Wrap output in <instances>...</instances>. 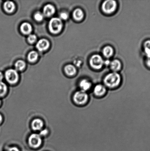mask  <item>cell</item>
Masks as SVG:
<instances>
[{
  "label": "cell",
  "mask_w": 150,
  "mask_h": 151,
  "mask_svg": "<svg viewBox=\"0 0 150 151\" xmlns=\"http://www.w3.org/2000/svg\"><path fill=\"white\" fill-rule=\"evenodd\" d=\"M7 86L4 82H0V97L4 96L6 93Z\"/></svg>",
  "instance_id": "22"
},
{
  "label": "cell",
  "mask_w": 150,
  "mask_h": 151,
  "mask_svg": "<svg viewBox=\"0 0 150 151\" xmlns=\"http://www.w3.org/2000/svg\"><path fill=\"white\" fill-rule=\"evenodd\" d=\"M38 57V54L36 51H32L30 52L28 55V60L31 62L36 61Z\"/></svg>",
  "instance_id": "19"
},
{
  "label": "cell",
  "mask_w": 150,
  "mask_h": 151,
  "mask_svg": "<svg viewBox=\"0 0 150 151\" xmlns=\"http://www.w3.org/2000/svg\"><path fill=\"white\" fill-rule=\"evenodd\" d=\"M144 50L146 57L150 55V40L145 41L144 44Z\"/></svg>",
  "instance_id": "21"
},
{
  "label": "cell",
  "mask_w": 150,
  "mask_h": 151,
  "mask_svg": "<svg viewBox=\"0 0 150 151\" xmlns=\"http://www.w3.org/2000/svg\"><path fill=\"white\" fill-rule=\"evenodd\" d=\"M117 7L116 1L107 0L104 1L102 5V11L107 14H111L115 11Z\"/></svg>",
  "instance_id": "4"
},
{
  "label": "cell",
  "mask_w": 150,
  "mask_h": 151,
  "mask_svg": "<svg viewBox=\"0 0 150 151\" xmlns=\"http://www.w3.org/2000/svg\"><path fill=\"white\" fill-rule=\"evenodd\" d=\"M79 86L81 90L87 93L92 88V83L89 80L83 79L80 81Z\"/></svg>",
  "instance_id": "10"
},
{
  "label": "cell",
  "mask_w": 150,
  "mask_h": 151,
  "mask_svg": "<svg viewBox=\"0 0 150 151\" xmlns=\"http://www.w3.org/2000/svg\"><path fill=\"white\" fill-rule=\"evenodd\" d=\"M110 63H111V62L109 60H107L106 61H104V64L106 65H110Z\"/></svg>",
  "instance_id": "29"
},
{
  "label": "cell",
  "mask_w": 150,
  "mask_h": 151,
  "mask_svg": "<svg viewBox=\"0 0 150 151\" xmlns=\"http://www.w3.org/2000/svg\"><path fill=\"white\" fill-rule=\"evenodd\" d=\"M42 141L41 136L36 134H31L28 139L29 145L31 147L33 148L39 147L42 143Z\"/></svg>",
  "instance_id": "7"
},
{
  "label": "cell",
  "mask_w": 150,
  "mask_h": 151,
  "mask_svg": "<svg viewBox=\"0 0 150 151\" xmlns=\"http://www.w3.org/2000/svg\"><path fill=\"white\" fill-rule=\"evenodd\" d=\"M48 131L47 129H44L42 130L40 133L39 135L41 136H45L48 134Z\"/></svg>",
  "instance_id": "27"
},
{
  "label": "cell",
  "mask_w": 150,
  "mask_h": 151,
  "mask_svg": "<svg viewBox=\"0 0 150 151\" xmlns=\"http://www.w3.org/2000/svg\"><path fill=\"white\" fill-rule=\"evenodd\" d=\"M110 68L114 72H117L121 69V62L117 60H114L111 62L109 65Z\"/></svg>",
  "instance_id": "12"
},
{
  "label": "cell",
  "mask_w": 150,
  "mask_h": 151,
  "mask_svg": "<svg viewBox=\"0 0 150 151\" xmlns=\"http://www.w3.org/2000/svg\"><path fill=\"white\" fill-rule=\"evenodd\" d=\"M3 119L2 116L0 114V124L1 123V122H2Z\"/></svg>",
  "instance_id": "31"
},
{
  "label": "cell",
  "mask_w": 150,
  "mask_h": 151,
  "mask_svg": "<svg viewBox=\"0 0 150 151\" xmlns=\"http://www.w3.org/2000/svg\"><path fill=\"white\" fill-rule=\"evenodd\" d=\"M145 63L148 68L150 69V55L148 57H146Z\"/></svg>",
  "instance_id": "26"
},
{
  "label": "cell",
  "mask_w": 150,
  "mask_h": 151,
  "mask_svg": "<svg viewBox=\"0 0 150 151\" xmlns=\"http://www.w3.org/2000/svg\"><path fill=\"white\" fill-rule=\"evenodd\" d=\"M60 19H62L63 20H67L68 18V15L67 13L65 12L61 13L60 14Z\"/></svg>",
  "instance_id": "25"
},
{
  "label": "cell",
  "mask_w": 150,
  "mask_h": 151,
  "mask_svg": "<svg viewBox=\"0 0 150 151\" xmlns=\"http://www.w3.org/2000/svg\"><path fill=\"white\" fill-rule=\"evenodd\" d=\"M21 31L25 35H29L32 31V27L30 24L28 23H24L21 26Z\"/></svg>",
  "instance_id": "15"
},
{
  "label": "cell",
  "mask_w": 150,
  "mask_h": 151,
  "mask_svg": "<svg viewBox=\"0 0 150 151\" xmlns=\"http://www.w3.org/2000/svg\"><path fill=\"white\" fill-rule=\"evenodd\" d=\"M34 18L37 21L41 22L43 20L44 15L40 12H37L34 15Z\"/></svg>",
  "instance_id": "23"
},
{
  "label": "cell",
  "mask_w": 150,
  "mask_h": 151,
  "mask_svg": "<svg viewBox=\"0 0 150 151\" xmlns=\"http://www.w3.org/2000/svg\"><path fill=\"white\" fill-rule=\"evenodd\" d=\"M26 66V63L22 60H18L15 63V66L17 70L21 71L24 69Z\"/></svg>",
  "instance_id": "20"
},
{
  "label": "cell",
  "mask_w": 150,
  "mask_h": 151,
  "mask_svg": "<svg viewBox=\"0 0 150 151\" xmlns=\"http://www.w3.org/2000/svg\"><path fill=\"white\" fill-rule=\"evenodd\" d=\"M63 23L60 18L54 17L51 19L49 23V29L51 33L57 34L61 30Z\"/></svg>",
  "instance_id": "3"
},
{
  "label": "cell",
  "mask_w": 150,
  "mask_h": 151,
  "mask_svg": "<svg viewBox=\"0 0 150 151\" xmlns=\"http://www.w3.org/2000/svg\"><path fill=\"white\" fill-rule=\"evenodd\" d=\"M50 43L48 40L42 39L39 40L36 44L37 49L40 51H45L49 48Z\"/></svg>",
  "instance_id": "9"
},
{
  "label": "cell",
  "mask_w": 150,
  "mask_h": 151,
  "mask_svg": "<svg viewBox=\"0 0 150 151\" xmlns=\"http://www.w3.org/2000/svg\"><path fill=\"white\" fill-rule=\"evenodd\" d=\"M4 8L7 12H12L15 8V5L12 1H6L4 4Z\"/></svg>",
  "instance_id": "17"
},
{
  "label": "cell",
  "mask_w": 150,
  "mask_h": 151,
  "mask_svg": "<svg viewBox=\"0 0 150 151\" xmlns=\"http://www.w3.org/2000/svg\"><path fill=\"white\" fill-rule=\"evenodd\" d=\"M5 76L6 80L10 83H15L18 81V73L14 69H10L7 70L5 72Z\"/></svg>",
  "instance_id": "6"
},
{
  "label": "cell",
  "mask_w": 150,
  "mask_h": 151,
  "mask_svg": "<svg viewBox=\"0 0 150 151\" xmlns=\"http://www.w3.org/2000/svg\"><path fill=\"white\" fill-rule=\"evenodd\" d=\"M121 77L117 72H113L106 76L104 79V86L111 89L115 88L119 86Z\"/></svg>",
  "instance_id": "1"
},
{
  "label": "cell",
  "mask_w": 150,
  "mask_h": 151,
  "mask_svg": "<svg viewBox=\"0 0 150 151\" xmlns=\"http://www.w3.org/2000/svg\"><path fill=\"white\" fill-rule=\"evenodd\" d=\"M89 98L88 93L81 90L76 91L73 96V100L74 103L80 106H85L87 103Z\"/></svg>",
  "instance_id": "2"
},
{
  "label": "cell",
  "mask_w": 150,
  "mask_h": 151,
  "mask_svg": "<svg viewBox=\"0 0 150 151\" xmlns=\"http://www.w3.org/2000/svg\"><path fill=\"white\" fill-rule=\"evenodd\" d=\"M3 78H4V75H3L2 73L0 72V82L1 81H2L3 79Z\"/></svg>",
  "instance_id": "30"
},
{
  "label": "cell",
  "mask_w": 150,
  "mask_h": 151,
  "mask_svg": "<svg viewBox=\"0 0 150 151\" xmlns=\"http://www.w3.org/2000/svg\"><path fill=\"white\" fill-rule=\"evenodd\" d=\"M9 151H20L19 149L16 147H11L9 149Z\"/></svg>",
  "instance_id": "28"
},
{
  "label": "cell",
  "mask_w": 150,
  "mask_h": 151,
  "mask_svg": "<svg viewBox=\"0 0 150 151\" xmlns=\"http://www.w3.org/2000/svg\"><path fill=\"white\" fill-rule=\"evenodd\" d=\"M37 39L36 35H30L28 37V40L29 42L31 43H33L35 42Z\"/></svg>",
  "instance_id": "24"
},
{
  "label": "cell",
  "mask_w": 150,
  "mask_h": 151,
  "mask_svg": "<svg viewBox=\"0 0 150 151\" xmlns=\"http://www.w3.org/2000/svg\"><path fill=\"white\" fill-rule=\"evenodd\" d=\"M107 87L102 84H97L93 89V93L97 97H102L106 94Z\"/></svg>",
  "instance_id": "8"
},
{
  "label": "cell",
  "mask_w": 150,
  "mask_h": 151,
  "mask_svg": "<svg viewBox=\"0 0 150 151\" xmlns=\"http://www.w3.org/2000/svg\"><path fill=\"white\" fill-rule=\"evenodd\" d=\"M73 18L77 21H80L83 19L84 14L81 9H76L73 12Z\"/></svg>",
  "instance_id": "14"
},
{
  "label": "cell",
  "mask_w": 150,
  "mask_h": 151,
  "mask_svg": "<svg viewBox=\"0 0 150 151\" xmlns=\"http://www.w3.org/2000/svg\"><path fill=\"white\" fill-rule=\"evenodd\" d=\"M43 12L44 15L49 17L53 15L55 13V7L51 4H47L44 7Z\"/></svg>",
  "instance_id": "11"
},
{
  "label": "cell",
  "mask_w": 150,
  "mask_h": 151,
  "mask_svg": "<svg viewBox=\"0 0 150 151\" xmlns=\"http://www.w3.org/2000/svg\"><path fill=\"white\" fill-rule=\"evenodd\" d=\"M1 100H0V104H1Z\"/></svg>",
  "instance_id": "32"
},
{
  "label": "cell",
  "mask_w": 150,
  "mask_h": 151,
  "mask_svg": "<svg viewBox=\"0 0 150 151\" xmlns=\"http://www.w3.org/2000/svg\"><path fill=\"white\" fill-rule=\"evenodd\" d=\"M65 71L67 74L73 76L76 73V69L75 66L72 65H68L65 68Z\"/></svg>",
  "instance_id": "18"
},
{
  "label": "cell",
  "mask_w": 150,
  "mask_h": 151,
  "mask_svg": "<svg viewBox=\"0 0 150 151\" xmlns=\"http://www.w3.org/2000/svg\"><path fill=\"white\" fill-rule=\"evenodd\" d=\"M43 126V122L42 120L37 119L33 120L32 123V127L35 131H39L42 129Z\"/></svg>",
  "instance_id": "13"
},
{
  "label": "cell",
  "mask_w": 150,
  "mask_h": 151,
  "mask_svg": "<svg viewBox=\"0 0 150 151\" xmlns=\"http://www.w3.org/2000/svg\"><path fill=\"white\" fill-rule=\"evenodd\" d=\"M102 53L104 57L107 58H110L112 57L114 54V50L112 47L109 46H107L104 48Z\"/></svg>",
  "instance_id": "16"
},
{
  "label": "cell",
  "mask_w": 150,
  "mask_h": 151,
  "mask_svg": "<svg viewBox=\"0 0 150 151\" xmlns=\"http://www.w3.org/2000/svg\"><path fill=\"white\" fill-rule=\"evenodd\" d=\"M104 63L103 59L99 55H94L90 60L91 67L95 69H101L103 66Z\"/></svg>",
  "instance_id": "5"
}]
</instances>
